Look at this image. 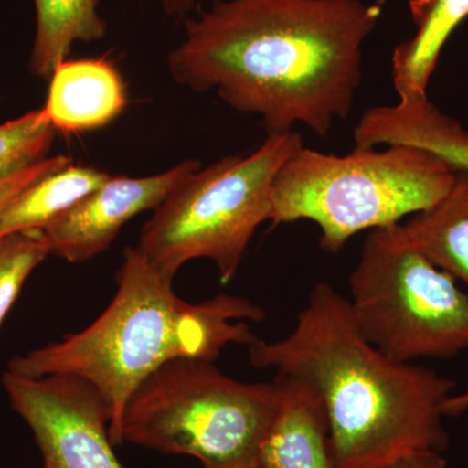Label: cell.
Masks as SVG:
<instances>
[{
  "mask_svg": "<svg viewBox=\"0 0 468 468\" xmlns=\"http://www.w3.org/2000/svg\"><path fill=\"white\" fill-rule=\"evenodd\" d=\"M381 11L363 0H214L185 21L169 73L260 116L267 134L302 124L326 137L356 104Z\"/></svg>",
  "mask_w": 468,
  "mask_h": 468,
  "instance_id": "obj_1",
  "label": "cell"
},
{
  "mask_svg": "<svg viewBox=\"0 0 468 468\" xmlns=\"http://www.w3.org/2000/svg\"><path fill=\"white\" fill-rule=\"evenodd\" d=\"M248 349L255 368L294 378L319 397L335 468H383L409 452L448 448L443 408L454 383L368 343L347 297L328 282L314 285L289 335Z\"/></svg>",
  "mask_w": 468,
  "mask_h": 468,
  "instance_id": "obj_2",
  "label": "cell"
},
{
  "mask_svg": "<svg viewBox=\"0 0 468 468\" xmlns=\"http://www.w3.org/2000/svg\"><path fill=\"white\" fill-rule=\"evenodd\" d=\"M110 306L79 334L16 356L8 371L27 378L72 375L91 384L110 410V437L120 445L126 403L151 374L176 359L214 362L229 345L260 338L248 322L266 311L237 295L199 303L181 300L137 248L124 251Z\"/></svg>",
  "mask_w": 468,
  "mask_h": 468,
  "instance_id": "obj_3",
  "label": "cell"
},
{
  "mask_svg": "<svg viewBox=\"0 0 468 468\" xmlns=\"http://www.w3.org/2000/svg\"><path fill=\"white\" fill-rule=\"evenodd\" d=\"M455 176L441 159L417 147H356L335 155L303 144L276 176L270 221H313L322 250L337 254L356 234L396 226L433 207Z\"/></svg>",
  "mask_w": 468,
  "mask_h": 468,
  "instance_id": "obj_4",
  "label": "cell"
},
{
  "mask_svg": "<svg viewBox=\"0 0 468 468\" xmlns=\"http://www.w3.org/2000/svg\"><path fill=\"white\" fill-rule=\"evenodd\" d=\"M303 144L295 131L267 134L254 153L199 168L144 224L138 250L169 280L187 261L206 258L229 284L258 227L270 221L277 174Z\"/></svg>",
  "mask_w": 468,
  "mask_h": 468,
  "instance_id": "obj_5",
  "label": "cell"
},
{
  "mask_svg": "<svg viewBox=\"0 0 468 468\" xmlns=\"http://www.w3.org/2000/svg\"><path fill=\"white\" fill-rule=\"evenodd\" d=\"M275 402V381L243 383L214 362L171 360L132 394L120 443L190 455L203 468H236L257 462Z\"/></svg>",
  "mask_w": 468,
  "mask_h": 468,
  "instance_id": "obj_6",
  "label": "cell"
},
{
  "mask_svg": "<svg viewBox=\"0 0 468 468\" xmlns=\"http://www.w3.org/2000/svg\"><path fill=\"white\" fill-rule=\"evenodd\" d=\"M426 255L369 232L349 277V306L360 334L403 363L468 350V294Z\"/></svg>",
  "mask_w": 468,
  "mask_h": 468,
  "instance_id": "obj_7",
  "label": "cell"
},
{
  "mask_svg": "<svg viewBox=\"0 0 468 468\" xmlns=\"http://www.w3.org/2000/svg\"><path fill=\"white\" fill-rule=\"evenodd\" d=\"M2 383L12 409L32 430L43 468H125L113 452L110 410L88 381L7 371Z\"/></svg>",
  "mask_w": 468,
  "mask_h": 468,
  "instance_id": "obj_8",
  "label": "cell"
},
{
  "mask_svg": "<svg viewBox=\"0 0 468 468\" xmlns=\"http://www.w3.org/2000/svg\"><path fill=\"white\" fill-rule=\"evenodd\" d=\"M202 167L197 159L146 177H113L43 229L48 251L68 263H84L106 251L128 221L156 208L185 178Z\"/></svg>",
  "mask_w": 468,
  "mask_h": 468,
  "instance_id": "obj_9",
  "label": "cell"
},
{
  "mask_svg": "<svg viewBox=\"0 0 468 468\" xmlns=\"http://www.w3.org/2000/svg\"><path fill=\"white\" fill-rule=\"evenodd\" d=\"M353 138L356 147H417L455 172H468V131L436 107L428 94L401 95L397 103L366 110Z\"/></svg>",
  "mask_w": 468,
  "mask_h": 468,
  "instance_id": "obj_10",
  "label": "cell"
},
{
  "mask_svg": "<svg viewBox=\"0 0 468 468\" xmlns=\"http://www.w3.org/2000/svg\"><path fill=\"white\" fill-rule=\"evenodd\" d=\"M272 418L258 449V468H335L324 406L294 378L276 375Z\"/></svg>",
  "mask_w": 468,
  "mask_h": 468,
  "instance_id": "obj_11",
  "label": "cell"
},
{
  "mask_svg": "<svg viewBox=\"0 0 468 468\" xmlns=\"http://www.w3.org/2000/svg\"><path fill=\"white\" fill-rule=\"evenodd\" d=\"M45 112L66 134L110 124L128 104L125 84L107 58L64 60L52 73Z\"/></svg>",
  "mask_w": 468,
  "mask_h": 468,
  "instance_id": "obj_12",
  "label": "cell"
},
{
  "mask_svg": "<svg viewBox=\"0 0 468 468\" xmlns=\"http://www.w3.org/2000/svg\"><path fill=\"white\" fill-rule=\"evenodd\" d=\"M381 230L397 245L426 255L468 288V172H457L452 189L433 207Z\"/></svg>",
  "mask_w": 468,
  "mask_h": 468,
  "instance_id": "obj_13",
  "label": "cell"
},
{
  "mask_svg": "<svg viewBox=\"0 0 468 468\" xmlns=\"http://www.w3.org/2000/svg\"><path fill=\"white\" fill-rule=\"evenodd\" d=\"M410 12L417 32L397 45L392 55L399 97L427 94L443 46L468 17V0H410Z\"/></svg>",
  "mask_w": 468,
  "mask_h": 468,
  "instance_id": "obj_14",
  "label": "cell"
},
{
  "mask_svg": "<svg viewBox=\"0 0 468 468\" xmlns=\"http://www.w3.org/2000/svg\"><path fill=\"white\" fill-rule=\"evenodd\" d=\"M110 177L100 169L73 163L43 176L0 211V239L45 229Z\"/></svg>",
  "mask_w": 468,
  "mask_h": 468,
  "instance_id": "obj_15",
  "label": "cell"
},
{
  "mask_svg": "<svg viewBox=\"0 0 468 468\" xmlns=\"http://www.w3.org/2000/svg\"><path fill=\"white\" fill-rule=\"evenodd\" d=\"M98 5L100 0H34L36 36L29 60L32 75L50 80L76 42L104 38L107 24Z\"/></svg>",
  "mask_w": 468,
  "mask_h": 468,
  "instance_id": "obj_16",
  "label": "cell"
},
{
  "mask_svg": "<svg viewBox=\"0 0 468 468\" xmlns=\"http://www.w3.org/2000/svg\"><path fill=\"white\" fill-rule=\"evenodd\" d=\"M55 133L43 107L0 124V181L48 158Z\"/></svg>",
  "mask_w": 468,
  "mask_h": 468,
  "instance_id": "obj_17",
  "label": "cell"
},
{
  "mask_svg": "<svg viewBox=\"0 0 468 468\" xmlns=\"http://www.w3.org/2000/svg\"><path fill=\"white\" fill-rule=\"evenodd\" d=\"M50 255L43 230L0 239V324L16 302L27 277Z\"/></svg>",
  "mask_w": 468,
  "mask_h": 468,
  "instance_id": "obj_18",
  "label": "cell"
},
{
  "mask_svg": "<svg viewBox=\"0 0 468 468\" xmlns=\"http://www.w3.org/2000/svg\"><path fill=\"white\" fill-rule=\"evenodd\" d=\"M70 163H73V160L68 158L66 155L48 156V158L37 163V165H32V167L24 169V171L18 172V174L0 181V211H2L12 199L16 198L18 194L24 192L27 187L36 183V181L39 180L43 176L57 171V169L66 167V165H70Z\"/></svg>",
  "mask_w": 468,
  "mask_h": 468,
  "instance_id": "obj_19",
  "label": "cell"
},
{
  "mask_svg": "<svg viewBox=\"0 0 468 468\" xmlns=\"http://www.w3.org/2000/svg\"><path fill=\"white\" fill-rule=\"evenodd\" d=\"M383 468H448L441 452L419 451L402 455Z\"/></svg>",
  "mask_w": 468,
  "mask_h": 468,
  "instance_id": "obj_20",
  "label": "cell"
},
{
  "mask_svg": "<svg viewBox=\"0 0 468 468\" xmlns=\"http://www.w3.org/2000/svg\"><path fill=\"white\" fill-rule=\"evenodd\" d=\"M160 3L167 16L184 17L193 11L198 0H160Z\"/></svg>",
  "mask_w": 468,
  "mask_h": 468,
  "instance_id": "obj_21",
  "label": "cell"
},
{
  "mask_svg": "<svg viewBox=\"0 0 468 468\" xmlns=\"http://www.w3.org/2000/svg\"><path fill=\"white\" fill-rule=\"evenodd\" d=\"M446 417H457L468 410V385L466 389L460 394H452L445 403Z\"/></svg>",
  "mask_w": 468,
  "mask_h": 468,
  "instance_id": "obj_22",
  "label": "cell"
},
{
  "mask_svg": "<svg viewBox=\"0 0 468 468\" xmlns=\"http://www.w3.org/2000/svg\"><path fill=\"white\" fill-rule=\"evenodd\" d=\"M236 468H258L257 462H250V463L241 464V466Z\"/></svg>",
  "mask_w": 468,
  "mask_h": 468,
  "instance_id": "obj_23",
  "label": "cell"
}]
</instances>
